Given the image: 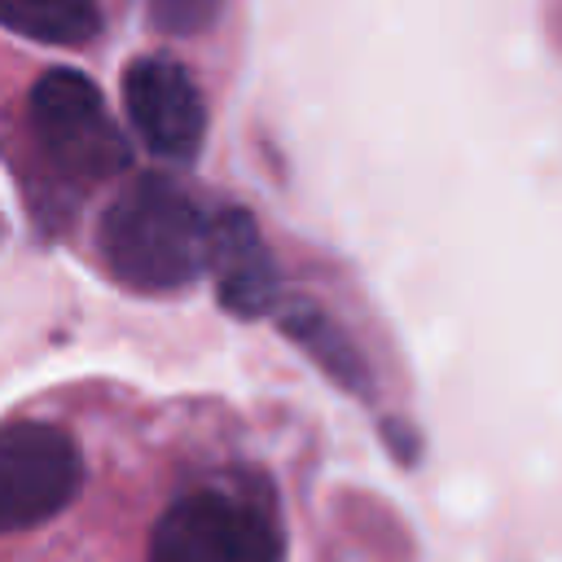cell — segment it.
I'll use <instances>...</instances> for the list:
<instances>
[{
  "mask_svg": "<svg viewBox=\"0 0 562 562\" xmlns=\"http://www.w3.org/2000/svg\"><path fill=\"white\" fill-rule=\"evenodd\" d=\"M31 132L57 176L75 184H105L127 167L123 132L114 127L97 83L70 66L40 75L31 88Z\"/></svg>",
  "mask_w": 562,
  "mask_h": 562,
  "instance_id": "3",
  "label": "cell"
},
{
  "mask_svg": "<svg viewBox=\"0 0 562 562\" xmlns=\"http://www.w3.org/2000/svg\"><path fill=\"white\" fill-rule=\"evenodd\" d=\"M0 26L35 44H88L101 31L97 0H0Z\"/></svg>",
  "mask_w": 562,
  "mask_h": 562,
  "instance_id": "7",
  "label": "cell"
},
{
  "mask_svg": "<svg viewBox=\"0 0 562 562\" xmlns=\"http://www.w3.org/2000/svg\"><path fill=\"white\" fill-rule=\"evenodd\" d=\"M123 110L132 132L171 162H189L206 136V105L189 70L171 57H136L123 70Z\"/></svg>",
  "mask_w": 562,
  "mask_h": 562,
  "instance_id": "5",
  "label": "cell"
},
{
  "mask_svg": "<svg viewBox=\"0 0 562 562\" xmlns=\"http://www.w3.org/2000/svg\"><path fill=\"white\" fill-rule=\"evenodd\" d=\"M83 457L61 426L4 422L0 426V531H22L75 501Z\"/></svg>",
  "mask_w": 562,
  "mask_h": 562,
  "instance_id": "4",
  "label": "cell"
},
{
  "mask_svg": "<svg viewBox=\"0 0 562 562\" xmlns=\"http://www.w3.org/2000/svg\"><path fill=\"white\" fill-rule=\"evenodd\" d=\"M215 294L237 316H263L277 303V268L263 250L255 220L241 206H220L206 215V263Z\"/></svg>",
  "mask_w": 562,
  "mask_h": 562,
  "instance_id": "6",
  "label": "cell"
},
{
  "mask_svg": "<svg viewBox=\"0 0 562 562\" xmlns=\"http://www.w3.org/2000/svg\"><path fill=\"white\" fill-rule=\"evenodd\" d=\"M101 259L136 294L184 290L206 263V215L167 176H136L101 215Z\"/></svg>",
  "mask_w": 562,
  "mask_h": 562,
  "instance_id": "1",
  "label": "cell"
},
{
  "mask_svg": "<svg viewBox=\"0 0 562 562\" xmlns=\"http://www.w3.org/2000/svg\"><path fill=\"white\" fill-rule=\"evenodd\" d=\"M224 0H145V13L167 35H202L220 18Z\"/></svg>",
  "mask_w": 562,
  "mask_h": 562,
  "instance_id": "9",
  "label": "cell"
},
{
  "mask_svg": "<svg viewBox=\"0 0 562 562\" xmlns=\"http://www.w3.org/2000/svg\"><path fill=\"white\" fill-rule=\"evenodd\" d=\"M281 325H285V334L290 338H299L334 378H342L347 386H360V364H356V356H351V347L342 342V334L316 312V307H307V303H290L285 307V316H281Z\"/></svg>",
  "mask_w": 562,
  "mask_h": 562,
  "instance_id": "8",
  "label": "cell"
},
{
  "mask_svg": "<svg viewBox=\"0 0 562 562\" xmlns=\"http://www.w3.org/2000/svg\"><path fill=\"white\" fill-rule=\"evenodd\" d=\"M285 540L263 492L202 487L158 518L149 562H281Z\"/></svg>",
  "mask_w": 562,
  "mask_h": 562,
  "instance_id": "2",
  "label": "cell"
}]
</instances>
